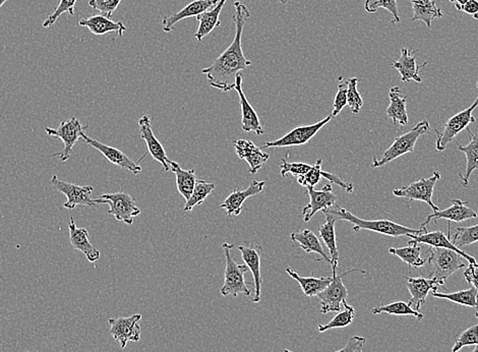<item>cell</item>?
<instances>
[{
    "instance_id": "4fadbf2b",
    "label": "cell",
    "mask_w": 478,
    "mask_h": 352,
    "mask_svg": "<svg viewBox=\"0 0 478 352\" xmlns=\"http://www.w3.org/2000/svg\"><path fill=\"white\" fill-rule=\"evenodd\" d=\"M141 314H134L131 317H117L108 319L110 325V334L113 339L124 349L129 341L139 342L141 339Z\"/></svg>"
},
{
    "instance_id": "4dcf8cb0",
    "label": "cell",
    "mask_w": 478,
    "mask_h": 352,
    "mask_svg": "<svg viewBox=\"0 0 478 352\" xmlns=\"http://www.w3.org/2000/svg\"><path fill=\"white\" fill-rule=\"evenodd\" d=\"M410 2L413 11L412 22L421 20L431 29L433 20L444 17L435 0H410Z\"/></svg>"
},
{
    "instance_id": "f1b7e54d",
    "label": "cell",
    "mask_w": 478,
    "mask_h": 352,
    "mask_svg": "<svg viewBox=\"0 0 478 352\" xmlns=\"http://www.w3.org/2000/svg\"><path fill=\"white\" fill-rule=\"evenodd\" d=\"M390 105L387 108V117L393 120L394 124L407 126L408 115L406 108L407 97L403 95L399 87H392L389 91Z\"/></svg>"
},
{
    "instance_id": "11a10c76",
    "label": "cell",
    "mask_w": 478,
    "mask_h": 352,
    "mask_svg": "<svg viewBox=\"0 0 478 352\" xmlns=\"http://www.w3.org/2000/svg\"><path fill=\"white\" fill-rule=\"evenodd\" d=\"M452 4H454L455 8L458 9L459 11H461L462 6H465L470 0H450Z\"/></svg>"
},
{
    "instance_id": "7c38bea8",
    "label": "cell",
    "mask_w": 478,
    "mask_h": 352,
    "mask_svg": "<svg viewBox=\"0 0 478 352\" xmlns=\"http://www.w3.org/2000/svg\"><path fill=\"white\" fill-rule=\"evenodd\" d=\"M478 106V97L474 103L470 107L466 108L465 110L457 113L456 115L450 118L445 124L444 131L442 134L438 133L436 129V133L438 134L437 142H436V149L438 152L445 151L448 143L452 142L459 134L464 129H468V126L471 124H474L475 118L473 117V111L475 110Z\"/></svg>"
},
{
    "instance_id": "52a82bcc",
    "label": "cell",
    "mask_w": 478,
    "mask_h": 352,
    "mask_svg": "<svg viewBox=\"0 0 478 352\" xmlns=\"http://www.w3.org/2000/svg\"><path fill=\"white\" fill-rule=\"evenodd\" d=\"M88 127H89L88 124H83V126L80 120L76 117H71V119L66 120V122H62V124H59L57 129L45 127V131L48 136L60 139L62 143H64L62 151L55 153V154H52L51 156L58 157L62 162H66L67 160L71 159L74 146L82 138V134L85 133Z\"/></svg>"
},
{
    "instance_id": "680465c9",
    "label": "cell",
    "mask_w": 478,
    "mask_h": 352,
    "mask_svg": "<svg viewBox=\"0 0 478 352\" xmlns=\"http://www.w3.org/2000/svg\"><path fill=\"white\" fill-rule=\"evenodd\" d=\"M472 352H478V345H477V347H475V348L473 349Z\"/></svg>"
},
{
    "instance_id": "9f6ffc18",
    "label": "cell",
    "mask_w": 478,
    "mask_h": 352,
    "mask_svg": "<svg viewBox=\"0 0 478 352\" xmlns=\"http://www.w3.org/2000/svg\"><path fill=\"white\" fill-rule=\"evenodd\" d=\"M6 1H8V0H0V8L4 6V4H6Z\"/></svg>"
},
{
    "instance_id": "74e56055",
    "label": "cell",
    "mask_w": 478,
    "mask_h": 352,
    "mask_svg": "<svg viewBox=\"0 0 478 352\" xmlns=\"http://www.w3.org/2000/svg\"><path fill=\"white\" fill-rule=\"evenodd\" d=\"M216 184L212 182H206L205 180H197L196 187H194V192L189 200L185 203L183 211L185 212H190L194 210L197 206L202 205L206 199L214 192Z\"/></svg>"
},
{
    "instance_id": "d6986e66",
    "label": "cell",
    "mask_w": 478,
    "mask_h": 352,
    "mask_svg": "<svg viewBox=\"0 0 478 352\" xmlns=\"http://www.w3.org/2000/svg\"><path fill=\"white\" fill-rule=\"evenodd\" d=\"M139 126H140L141 138L145 141L148 152L150 153L151 156L162 164L164 171L170 170L171 160H169L167 157L165 149H164L161 143L158 141L154 131H153L151 118L148 115H143L139 120Z\"/></svg>"
},
{
    "instance_id": "f5cc1de1",
    "label": "cell",
    "mask_w": 478,
    "mask_h": 352,
    "mask_svg": "<svg viewBox=\"0 0 478 352\" xmlns=\"http://www.w3.org/2000/svg\"><path fill=\"white\" fill-rule=\"evenodd\" d=\"M464 278L478 291V264H470L464 271Z\"/></svg>"
},
{
    "instance_id": "681fc988",
    "label": "cell",
    "mask_w": 478,
    "mask_h": 352,
    "mask_svg": "<svg viewBox=\"0 0 478 352\" xmlns=\"http://www.w3.org/2000/svg\"><path fill=\"white\" fill-rule=\"evenodd\" d=\"M122 0H90V8L96 9L102 16L110 18Z\"/></svg>"
},
{
    "instance_id": "603a6c76",
    "label": "cell",
    "mask_w": 478,
    "mask_h": 352,
    "mask_svg": "<svg viewBox=\"0 0 478 352\" xmlns=\"http://www.w3.org/2000/svg\"><path fill=\"white\" fill-rule=\"evenodd\" d=\"M219 0H194L187 6H185L182 11L174 13L168 17H164L162 20V27L165 33L173 31L174 25L180 23L185 18H197L209 9L212 8L218 4Z\"/></svg>"
},
{
    "instance_id": "6da1fadb",
    "label": "cell",
    "mask_w": 478,
    "mask_h": 352,
    "mask_svg": "<svg viewBox=\"0 0 478 352\" xmlns=\"http://www.w3.org/2000/svg\"><path fill=\"white\" fill-rule=\"evenodd\" d=\"M234 8L235 11L232 20L235 25V35L233 41L210 66L202 69V74L206 76L209 85L225 93L234 90L236 76L243 69L252 66V61L245 57L241 43L243 29L250 18V11L240 1L234 2Z\"/></svg>"
},
{
    "instance_id": "e0dca14e",
    "label": "cell",
    "mask_w": 478,
    "mask_h": 352,
    "mask_svg": "<svg viewBox=\"0 0 478 352\" xmlns=\"http://www.w3.org/2000/svg\"><path fill=\"white\" fill-rule=\"evenodd\" d=\"M405 278L407 279L406 287L412 295L408 303L415 310H421L422 305L426 303V296L429 295V291H437L440 287L444 286L445 283V282L438 281L436 278Z\"/></svg>"
},
{
    "instance_id": "836d02e7",
    "label": "cell",
    "mask_w": 478,
    "mask_h": 352,
    "mask_svg": "<svg viewBox=\"0 0 478 352\" xmlns=\"http://www.w3.org/2000/svg\"><path fill=\"white\" fill-rule=\"evenodd\" d=\"M422 245L421 243L410 240L407 247H390V254L398 257L400 260L407 264L409 267L421 268L426 265V259L421 258Z\"/></svg>"
},
{
    "instance_id": "4316f807",
    "label": "cell",
    "mask_w": 478,
    "mask_h": 352,
    "mask_svg": "<svg viewBox=\"0 0 478 352\" xmlns=\"http://www.w3.org/2000/svg\"><path fill=\"white\" fill-rule=\"evenodd\" d=\"M78 25L81 27L88 28L93 34L97 35V36H103V35L115 32L118 37H122L125 30H127L124 23L113 22L110 18L102 15L82 18V20H78Z\"/></svg>"
},
{
    "instance_id": "ba28073f",
    "label": "cell",
    "mask_w": 478,
    "mask_h": 352,
    "mask_svg": "<svg viewBox=\"0 0 478 352\" xmlns=\"http://www.w3.org/2000/svg\"><path fill=\"white\" fill-rule=\"evenodd\" d=\"M332 268V281L328 287L317 294V298L321 300L322 314H328V312H338L341 310V305L348 298V291L342 278L354 272H361L364 274L366 271L361 269H351L343 274L337 275V268Z\"/></svg>"
},
{
    "instance_id": "7a4b0ae2",
    "label": "cell",
    "mask_w": 478,
    "mask_h": 352,
    "mask_svg": "<svg viewBox=\"0 0 478 352\" xmlns=\"http://www.w3.org/2000/svg\"><path fill=\"white\" fill-rule=\"evenodd\" d=\"M325 216L332 217L339 221V220H344V221L350 222L354 224L352 231L357 233L361 230H370L373 233H380L387 236H393V237H398V236L403 235H419L422 233H428L426 228H409L401 224L395 223V222L390 221V220H366L359 218L355 215L350 213L349 211L344 209V208L339 207L337 204L333 207L328 208L322 211Z\"/></svg>"
},
{
    "instance_id": "ab89813d",
    "label": "cell",
    "mask_w": 478,
    "mask_h": 352,
    "mask_svg": "<svg viewBox=\"0 0 478 352\" xmlns=\"http://www.w3.org/2000/svg\"><path fill=\"white\" fill-rule=\"evenodd\" d=\"M342 305H344V310L338 312V314L329 323L325 324V325H320L317 327V331L320 333L326 332V331L331 330V329L345 328L351 325L355 317L354 307L348 305L346 300H344Z\"/></svg>"
},
{
    "instance_id": "1f68e13d",
    "label": "cell",
    "mask_w": 478,
    "mask_h": 352,
    "mask_svg": "<svg viewBox=\"0 0 478 352\" xmlns=\"http://www.w3.org/2000/svg\"><path fill=\"white\" fill-rule=\"evenodd\" d=\"M290 238H291L292 242L297 243L298 247L305 252L319 254L322 257V260L326 261L331 265V258H329L328 254L322 249L321 242H320L317 236L310 229L294 231L290 235Z\"/></svg>"
},
{
    "instance_id": "8fae6325",
    "label": "cell",
    "mask_w": 478,
    "mask_h": 352,
    "mask_svg": "<svg viewBox=\"0 0 478 352\" xmlns=\"http://www.w3.org/2000/svg\"><path fill=\"white\" fill-rule=\"evenodd\" d=\"M441 175L433 172L429 178H422L417 182H412L407 187L393 189L394 196L403 198L408 201H421L428 204L433 212L440 210L438 206L433 203V194L435 185L440 180Z\"/></svg>"
},
{
    "instance_id": "6f0895ef",
    "label": "cell",
    "mask_w": 478,
    "mask_h": 352,
    "mask_svg": "<svg viewBox=\"0 0 478 352\" xmlns=\"http://www.w3.org/2000/svg\"><path fill=\"white\" fill-rule=\"evenodd\" d=\"M277 1H279L280 4H286L287 2L289 1V0H277Z\"/></svg>"
},
{
    "instance_id": "277c9868",
    "label": "cell",
    "mask_w": 478,
    "mask_h": 352,
    "mask_svg": "<svg viewBox=\"0 0 478 352\" xmlns=\"http://www.w3.org/2000/svg\"><path fill=\"white\" fill-rule=\"evenodd\" d=\"M234 247L235 245H231L228 242H224L222 245L225 258H226V268H225L224 273V284L220 293L223 296L231 295L232 298H238L239 294H243L248 298L252 294V291L248 288L247 282H245V274L250 269L245 264L239 265L233 260L231 250Z\"/></svg>"
},
{
    "instance_id": "d6a6232c",
    "label": "cell",
    "mask_w": 478,
    "mask_h": 352,
    "mask_svg": "<svg viewBox=\"0 0 478 352\" xmlns=\"http://www.w3.org/2000/svg\"><path fill=\"white\" fill-rule=\"evenodd\" d=\"M286 273L290 277L293 278L298 282L303 293L308 298H315L317 294L321 293L331 283L332 276L329 277H303L297 274L296 271L291 267L286 268Z\"/></svg>"
},
{
    "instance_id": "6125c7cd",
    "label": "cell",
    "mask_w": 478,
    "mask_h": 352,
    "mask_svg": "<svg viewBox=\"0 0 478 352\" xmlns=\"http://www.w3.org/2000/svg\"><path fill=\"white\" fill-rule=\"evenodd\" d=\"M477 90H478V82H477Z\"/></svg>"
},
{
    "instance_id": "44dd1931",
    "label": "cell",
    "mask_w": 478,
    "mask_h": 352,
    "mask_svg": "<svg viewBox=\"0 0 478 352\" xmlns=\"http://www.w3.org/2000/svg\"><path fill=\"white\" fill-rule=\"evenodd\" d=\"M69 230L71 247L76 251L82 252L90 263H96L101 257V252L90 242L89 231L86 228H78L74 217L69 219Z\"/></svg>"
},
{
    "instance_id": "b9f144b4",
    "label": "cell",
    "mask_w": 478,
    "mask_h": 352,
    "mask_svg": "<svg viewBox=\"0 0 478 352\" xmlns=\"http://www.w3.org/2000/svg\"><path fill=\"white\" fill-rule=\"evenodd\" d=\"M78 0H60L57 8L54 9L52 13H50L45 20H43L42 27L44 29H51L55 23L57 22L58 18L64 13H69V16H74L76 13V4Z\"/></svg>"
},
{
    "instance_id": "ee69618b",
    "label": "cell",
    "mask_w": 478,
    "mask_h": 352,
    "mask_svg": "<svg viewBox=\"0 0 478 352\" xmlns=\"http://www.w3.org/2000/svg\"><path fill=\"white\" fill-rule=\"evenodd\" d=\"M358 82L359 80L357 78H350L348 80L347 105L349 106L350 110L354 115H358L359 111L363 106V98H361V95L357 90Z\"/></svg>"
},
{
    "instance_id": "91938a15",
    "label": "cell",
    "mask_w": 478,
    "mask_h": 352,
    "mask_svg": "<svg viewBox=\"0 0 478 352\" xmlns=\"http://www.w3.org/2000/svg\"><path fill=\"white\" fill-rule=\"evenodd\" d=\"M283 352H293V351H289V349H285V351Z\"/></svg>"
},
{
    "instance_id": "8d00e7d4",
    "label": "cell",
    "mask_w": 478,
    "mask_h": 352,
    "mask_svg": "<svg viewBox=\"0 0 478 352\" xmlns=\"http://www.w3.org/2000/svg\"><path fill=\"white\" fill-rule=\"evenodd\" d=\"M433 298L450 300V302H453L457 305L477 307L478 312V291L474 287L453 293H441L438 291H433Z\"/></svg>"
},
{
    "instance_id": "ffe728a7",
    "label": "cell",
    "mask_w": 478,
    "mask_h": 352,
    "mask_svg": "<svg viewBox=\"0 0 478 352\" xmlns=\"http://www.w3.org/2000/svg\"><path fill=\"white\" fill-rule=\"evenodd\" d=\"M234 149L239 159L247 162L250 166L248 172L252 175H257L270 158V155L257 147L256 143L250 140L236 141L234 142Z\"/></svg>"
},
{
    "instance_id": "5b68a950",
    "label": "cell",
    "mask_w": 478,
    "mask_h": 352,
    "mask_svg": "<svg viewBox=\"0 0 478 352\" xmlns=\"http://www.w3.org/2000/svg\"><path fill=\"white\" fill-rule=\"evenodd\" d=\"M428 251L431 254L428 260L431 266V278L438 281L445 282L455 272L466 267L463 257L452 250L431 247Z\"/></svg>"
},
{
    "instance_id": "484cf974",
    "label": "cell",
    "mask_w": 478,
    "mask_h": 352,
    "mask_svg": "<svg viewBox=\"0 0 478 352\" xmlns=\"http://www.w3.org/2000/svg\"><path fill=\"white\" fill-rule=\"evenodd\" d=\"M408 237L412 238V240H415V242L419 243H424V245H428L429 247H441V249H448L452 250V251L457 252L458 254H460L464 259H466L470 264H477V262L473 258L472 256L466 254L465 252L462 251V250L457 247L456 245L452 242V240H450L449 235H445L443 231H433V233H422V235H407Z\"/></svg>"
},
{
    "instance_id": "94428289",
    "label": "cell",
    "mask_w": 478,
    "mask_h": 352,
    "mask_svg": "<svg viewBox=\"0 0 478 352\" xmlns=\"http://www.w3.org/2000/svg\"><path fill=\"white\" fill-rule=\"evenodd\" d=\"M475 317L478 319V312H475Z\"/></svg>"
},
{
    "instance_id": "7bdbcfd3",
    "label": "cell",
    "mask_w": 478,
    "mask_h": 352,
    "mask_svg": "<svg viewBox=\"0 0 478 352\" xmlns=\"http://www.w3.org/2000/svg\"><path fill=\"white\" fill-rule=\"evenodd\" d=\"M478 242V224L477 225L467 227H458L455 230L453 240L452 242L456 245L457 247H465V245H472V243Z\"/></svg>"
},
{
    "instance_id": "9a60e30c",
    "label": "cell",
    "mask_w": 478,
    "mask_h": 352,
    "mask_svg": "<svg viewBox=\"0 0 478 352\" xmlns=\"http://www.w3.org/2000/svg\"><path fill=\"white\" fill-rule=\"evenodd\" d=\"M306 189L310 196V203L303 209V218L305 222L310 221L313 215L319 211L328 209L337 204V196L333 193L332 184L325 185L319 191L313 187H306Z\"/></svg>"
},
{
    "instance_id": "d4e9b609",
    "label": "cell",
    "mask_w": 478,
    "mask_h": 352,
    "mask_svg": "<svg viewBox=\"0 0 478 352\" xmlns=\"http://www.w3.org/2000/svg\"><path fill=\"white\" fill-rule=\"evenodd\" d=\"M416 52L417 50L409 52L407 48H402L400 59L396 60V61H391V66L400 74L402 82L408 83L412 82V81L416 83L422 82L421 71L429 64V61L419 66L416 64L414 55H413Z\"/></svg>"
},
{
    "instance_id": "816d5d0a",
    "label": "cell",
    "mask_w": 478,
    "mask_h": 352,
    "mask_svg": "<svg viewBox=\"0 0 478 352\" xmlns=\"http://www.w3.org/2000/svg\"><path fill=\"white\" fill-rule=\"evenodd\" d=\"M322 177L326 178L332 184H337L341 189H344L346 193L351 194L354 191V185L351 182H346L344 180H341L338 175H332V173L326 172V171H322Z\"/></svg>"
},
{
    "instance_id": "7dc6e473",
    "label": "cell",
    "mask_w": 478,
    "mask_h": 352,
    "mask_svg": "<svg viewBox=\"0 0 478 352\" xmlns=\"http://www.w3.org/2000/svg\"><path fill=\"white\" fill-rule=\"evenodd\" d=\"M347 90H348V80L344 81L343 76L339 78L338 91L336 94L335 99H334L333 112L332 117H337L340 115L343 108L347 105Z\"/></svg>"
},
{
    "instance_id": "30bf717a",
    "label": "cell",
    "mask_w": 478,
    "mask_h": 352,
    "mask_svg": "<svg viewBox=\"0 0 478 352\" xmlns=\"http://www.w3.org/2000/svg\"><path fill=\"white\" fill-rule=\"evenodd\" d=\"M333 119V117L329 115L321 122H315V124H310V126L297 127L296 129L290 131L289 133L284 134L282 138L278 140L273 141V142H266L262 145L261 149H269V148H285V147H296V146L305 145L310 142V140L320 131L326 126L327 124Z\"/></svg>"
},
{
    "instance_id": "5bb4252c",
    "label": "cell",
    "mask_w": 478,
    "mask_h": 352,
    "mask_svg": "<svg viewBox=\"0 0 478 352\" xmlns=\"http://www.w3.org/2000/svg\"><path fill=\"white\" fill-rule=\"evenodd\" d=\"M238 251L241 252L243 260L250 269L254 277L255 295L252 298V303H257L261 300L262 284L263 277L261 273V257L263 254V247L260 243L245 242L238 245Z\"/></svg>"
},
{
    "instance_id": "f35d334b",
    "label": "cell",
    "mask_w": 478,
    "mask_h": 352,
    "mask_svg": "<svg viewBox=\"0 0 478 352\" xmlns=\"http://www.w3.org/2000/svg\"><path fill=\"white\" fill-rule=\"evenodd\" d=\"M382 312H386L387 315H394V316H413L419 321L424 319V315L419 310H413L409 303L405 302H395L389 303V305H382V307H375L371 310V314L380 315Z\"/></svg>"
},
{
    "instance_id": "e575fe53",
    "label": "cell",
    "mask_w": 478,
    "mask_h": 352,
    "mask_svg": "<svg viewBox=\"0 0 478 352\" xmlns=\"http://www.w3.org/2000/svg\"><path fill=\"white\" fill-rule=\"evenodd\" d=\"M170 169L176 175V185H177L178 193L185 199V201L189 200L192 192H194V187H196L197 180H197L196 171H194V169L185 170L175 161H170Z\"/></svg>"
},
{
    "instance_id": "d590c367",
    "label": "cell",
    "mask_w": 478,
    "mask_h": 352,
    "mask_svg": "<svg viewBox=\"0 0 478 352\" xmlns=\"http://www.w3.org/2000/svg\"><path fill=\"white\" fill-rule=\"evenodd\" d=\"M336 220L332 217H326V222L319 227L320 236L331 254V267H338L339 251L337 240H336L335 224Z\"/></svg>"
},
{
    "instance_id": "60d3db41",
    "label": "cell",
    "mask_w": 478,
    "mask_h": 352,
    "mask_svg": "<svg viewBox=\"0 0 478 352\" xmlns=\"http://www.w3.org/2000/svg\"><path fill=\"white\" fill-rule=\"evenodd\" d=\"M380 8L387 9L393 16L391 20L393 24L400 23L397 0H366V2H364V9H366V13H375Z\"/></svg>"
},
{
    "instance_id": "9c48e42d",
    "label": "cell",
    "mask_w": 478,
    "mask_h": 352,
    "mask_svg": "<svg viewBox=\"0 0 478 352\" xmlns=\"http://www.w3.org/2000/svg\"><path fill=\"white\" fill-rule=\"evenodd\" d=\"M50 182L55 191L66 196V201L64 204L66 209L74 210L78 206L95 207L97 205L94 199L92 198L94 187L91 185L71 184V182L59 180L57 175L51 177Z\"/></svg>"
},
{
    "instance_id": "2e32d148",
    "label": "cell",
    "mask_w": 478,
    "mask_h": 352,
    "mask_svg": "<svg viewBox=\"0 0 478 352\" xmlns=\"http://www.w3.org/2000/svg\"><path fill=\"white\" fill-rule=\"evenodd\" d=\"M82 139L88 145L91 146L97 151L101 153L110 163L115 164L118 168L127 169V170L131 171L132 175H140L141 172V166L138 163H136V162L132 161L131 158H129L124 152L120 151L117 148L100 143L98 141L88 136L85 133L82 134Z\"/></svg>"
},
{
    "instance_id": "bcb514c9",
    "label": "cell",
    "mask_w": 478,
    "mask_h": 352,
    "mask_svg": "<svg viewBox=\"0 0 478 352\" xmlns=\"http://www.w3.org/2000/svg\"><path fill=\"white\" fill-rule=\"evenodd\" d=\"M470 345H478V324L466 329L463 333H461L455 341L452 352H458L463 347L470 346Z\"/></svg>"
},
{
    "instance_id": "8992f818",
    "label": "cell",
    "mask_w": 478,
    "mask_h": 352,
    "mask_svg": "<svg viewBox=\"0 0 478 352\" xmlns=\"http://www.w3.org/2000/svg\"><path fill=\"white\" fill-rule=\"evenodd\" d=\"M94 201L96 204H108L110 207L108 214L127 225H132L134 217L141 214V209L136 206V200L122 189L117 193L103 194L100 198L94 199Z\"/></svg>"
},
{
    "instance_id": "f907efd6",
    "label": "cell",
    "mask_w": 478,
    "mask_h": 352,
    "mask_svg": "<svg viewBox=\"0 0 478 352\" xmlns=\"http://www.w3.org/2000/svg\"><path fill=\"white\" fill-rule=\"evenodd\" d=\"M366 342V339L363 336H352L342 349L334 352H363Z\"/></svg>"
},
{
    "instance_id": "c3c4849f",
    "label": "cell",
    "mask_w": 478,
    "mask_h": 352,
    "mask_svg": "<svg viewBox=\"0 0 478 352\" xmlns=\"http://www.w3.org/2000/svg\"><path fill=\"white\" fill-rule=\"evenodd\" d=\"M312 168V165L303 163V162H294V163H289L286 159H282V163L280 165V173L282 177H285L288 173L298 177L301 175H305Z\"/></svg>"
},
{
    "instance_id": "83f0119b",
    "label": "cell",
    "mask_w": 478,
    "mask_h": 352,
    "mask_svg": "<svg viewBox=\"0 0 478 352\" xmlns=\"http://www.w3.org/2000/svg\"><path fill=\"white\" fill-rule=\"evenodd\" d=\"M226 1L227 0H219L215 6L196 18L199 22V27L196 34H194V38L199 42H201L209 34L212 33L216 28H219L221 25L220 15H221L222 9L224 8Z\"/></svg>"
},
{
    "instance_id": "db71d44e",
    "label": "cell",
    "mask_w": 478,
    "mask_h": 352,
    "mask_svg": "<svg viewBox=\"0 0 478 352\" xmlns=\"http://www.w3.org/2000/svg\"><path fill=\"white\" fill-rule=\"evenodd\" d=\"M460 11L472 16L473 18L478 20V0H470L465 6H462Z\"/></svg>"
},
{
    "instance_id": "ac0fdd59",
    "label": "cell",
    "mask_w": 478,
    "mask_h": 352,
    "mask_svg": "<svg viewBox=\"0 0 478 352\" xmlns=\"http://www.w3.org/2000/svg\"><path fill=\"white\" fill-rule=\"evenodd\" d=\"M243 76L238 74L236 76L235 88H234V90L238 92L239 101H240L241 115H243V117H241V129L245 133H255L257 136H262L264 133L263 127H262L256 110L250 105L245 93L243 91Z\"/></svg>"
},
{
    "instance_id": "f6af8a7d",
    "label": "cell",
    "mask_w": 478,
    "mask_h": 352,
    "mask_svg": "<svg viewBox=\"0 0 478 352\" xmlns=\"http://www.w3.org/2000/svg\"><path fill=\"white\" fill-rule=\"evenodd\" d=\"M322 159H317L315 165L305 175L298 176L297 182L305 187H315L322 180Z\"/></svg>"
},
{
    "instance_id": "f546056e",
    "label": "cell",
    "mask_w": 478,
    "mask_h": 352,
    "mask_svg": "<svg viewBox=\"0 0 478 352\" xmlns=\"http://www.w3.org/2000/svg\"><path fill=\"white\" fill-rule=\"evenodd\" d=\"M466 129L470 134V143L466 146L458 147L459 151L463 152L466 156L465 172L459 175L464 187H468L470 185V176L473 171L478 170V134H472L470 129Z\"/></svg>"
},
{
    "instance_id": "7402d4cb",
    "label": "cell",
    "mask_w": 478,
    "mask_h": 352,
    "mask_svg": "<svg viewBox=\"0 0 478 352\" xmlns=\"http://www.w3.org/2000/svg\"><path fill=\"white\" fill-rule=\"evenodd\" d=\"M266 182L252 180V184L245 191L234 189L233 192L223 201L220 208L226 211L227 216H239L243 211V206L247 199L261 194L263 192Z\"/></svg>"
},
{
    "instance_id": "3957f363",
    "label": "cell",
    "mask_w": 478,
    "mask_h": 352,
    "mask_svg": "<svg viewBox=\"0 0 478 352\" xmlns=\"http://www.w3.org/2000/svg\"><path fill=\"white\" fill-rule=\"evenodd\" d=\"M431 129L428 120H422L413 127L412 131H407L402 136H397L395 141L387 148L380 159L373 157L371 166L373 168H380L403 155L414 152L417 140L424 134L431 133Z\"/></svg>"
},
{
    "instance_id": "cb8c5ba5",
    "label": "cell",
    "mask_w": 478,
    "mask_h": 352,
    "mask_svg": "<svg viewBox=\"0 0 478 352\" xmlns=\"http://www.w3.org/2000/svg\"><path fill=\"white\" fill-rule=\"evenodd\" d=\"M477 217V213L467 207V201L457 200L456 199V200L452 201V206L448 209H440L433 212V214L429 215L426 221L421 224V228H426V226L431 220H436V222H437L438 219H447L449 220V222L454 221L460 223V222L474 219Z\"/></svg>"
}]
</instances>
